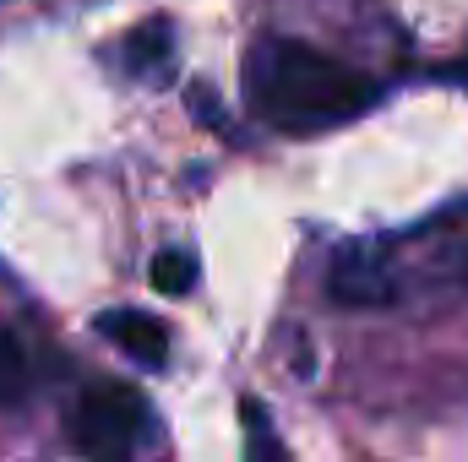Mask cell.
Returning <instances> with one entry per match:
<instances>
[{
    "label": "cell",
    "instance_id": "4",
    "mask_svg": "<svg viewBox=\"0 0 468 462\" xmlns=\"http://www.w3.org/2000/svg\"><path fill=\"white\" fill-rule=\"evenodd\" d=\"M169 60H175V27H169L164 16H153V22H142L136 33H125V71H136V77H164Z\"/></svg>",
    "mask_w": 468,
    "mask_h": 462
},
{
    "label": "cell",
    "instance_id": "3",
    "mask_svg": "<svg viewBox=\"0 0 468 462\" xmlns=\"http://www.w3.org/2000/svg\"><path fill=\"white\" fill-rule=\"evenodd\" d=\"M99 338H110L120 353H131L147 370L169 364V327L158 316H147V310H104L99 316Z\"/></svg>",
    "mask_w": 468,
    "mask_h": 462
},
{
    "label": "cell",
    "instance_id": "5",
    "mask_svg": "<svg viewBox=\"0 0 468 462\" xmlns=\"http://www.w3.org/2000/svg\"><path fill=\"white\" fill-rule=\"evenodd\" d=\"M33 386V359L16 332H0V408H16Z\"/></svg>",
    "mask_w": 468,
    "mask_h": 462
},
{
    "label": "cell",
    "instance_id": "1",
    "mask_svg": "<svg viewBox=\"0 0 468 462\" xmlns=\"http://www.w3.org/2000/svg\"><path fill=\"white\" fill-rule=\"evenodd\" d=\"M376 99H381L376 77L300 38H261L245 55V104L256 110L261 125L283 136H316L349 125Z\"/></svg>",
    "mask_w": 468,
    "mask_h": 462
},
{
    "label": "cell",
    "instance_id": "7",
    "mask_svg": "<svg viewBox=\"0 0 468 462\" xmlns=\"http://www.w3.org/2000/svg\"><path fill=\"white\" fill-rule=\"evenodd\" d=\"M147 278H153V289H158V294L180 299V294H191V289H197V256H191V250H180V245H175V250H158Z\"/></svg>",
    "mask_w": 468,
    "mask_h": 462
},
{
    "label": "cell",
    "instance_id": "6",
    "mask_svg": "<svg viewBox=\"0 0 468 462\" xmlns=\"http://www.w3.org/2000/svg\"><path fill=\"white\" fill-rule=\"evenodd\" d=\"M239 425H245V462H283L278 430H272V419H267V408L256 397L239 403Z\"/></svg>",
    "mask_w": 468,
    "mask_h": 462
},
{
    "label": "cell",
    "instance_id": "2",
    "mask_svg": "<svg viewBox=\"0 0 468 462\" xmlns=\"http://www.w3.org/2000/svg\"><path fill=\"white\" fill-rule=\"evenodd\" d=\"M147 397L125 381H93L66 414V436L88 462H125L131 446L147 436Z\"/></svg>",
    "mask_w": 468,
    "mask_h": 462
}]
</instances>
